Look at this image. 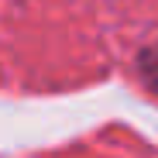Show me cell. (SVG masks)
<instances>
[{"label":"cell","instance_id":"1","mask_svg":"<svg viewBox=\"0 0 158 158\" xmlns=\"http://www.w3.org/2000/svg\"><path fill=\"white\" fill-rule=\"evenodd\" d=\"M141 69H144V79H148V86L158 93V45L148 48L144 55H141Z\"/></svg>","mask_w":158,"mask_h":158}]
</instances>
